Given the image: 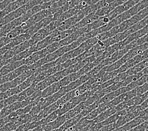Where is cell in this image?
Returning <instances> with one entry per match:
<instances>
[{"instance_id":"8992f818","label":"cell","mask_w":148,"mask_h":131,"mask_svg":"<svg viewBox=\"0 0 148 131\" xmlns=\"http://www.w3.org/2000/svg\"><path fill=\"white\" fill-rule=\"evenodd\" d=\"M53 21V15L48 16V17H46V18L42 20L41 21H40L37 23H36V24L32 25L29 29H28L26 30L25 32V33H29V35L32 36L34 35L37 32H38L39 30L45 28L46 26H48L49 23L52 22Z\"/></svg>"},{"instance_id":"277c9868","label":"cell","mask_w":148,"mask_h":131,"mask_svg":"<svg viewBox=\"0 0 148 131\" xmlns=\"http://www.w3.org/2000/svg\"><path fill=\"white\" fill-rule=\"evenodd\" d=\"M137 95H138V94L137 92L136 88H135L130 91V92L124 93L122 94V95H120V96H117L116 98L108 103V105L109 107V109H111L112 108V107L118 105L121 103L130 100V99H132Z\"/></svg>"},{"instance_id":"83f0119b","label":"cell","mask_w":148,"mask_h":131,"mask_svg":"<svg viewBox=\"0 0 148 131\" xmlns=\"http://www.w3.org/2000/svg\"><path fill=\"white\" fill-rule=\"evenodd\" d=\"M15 1H16V0H4V1H2L1 3H0V13H1L9 4H10L11 3Z\"/></svg>"},{"instance_id":"d6a6232c","label":"cell","mask_w":148,"mask_h":131,"mask_svg":"<svg viewBox=\"0 0 148 131\" xmlns=\"http://www.w3.org/2000/svg\"><path fill=\"white\" fill-rule=\"evenodd\" d=\"M5 107V100L0 101V112L4 109Z\"/></svg>"},{"instance_id":"5bb4252c","label":"cell","mask_w":148,"mask_h":131,"mask_svg":"<svg viewBox=\"0 0 148 131\" xmlns=\"http://www.w3.org/2000/svg\"><path fill=\"white\" fill-rule=\"evenodd\" d=\"M82 118H84V117L81 114V113H80L79 115L67 120L62 126H60L59 128L51 131H66V130H68L69 128H70L72 126L75 125L76 124L78 123Z\"/></svg>"},{"instance_id":"ffe728a7","label":"cell","mask_w":148,"mask_h":131,"mask_svg":"<svg viewBox=\"0 0 148 131\" xmlns=\"http://www.w3.org/2000/svg\"><path fill=\"white\" fill-rule=\"evenodd\" d=\"M31 37L32 36L31 35H29V33H23V34L20 35L16 37H15V39H13L12 40V42L10 43H8V44L11 47L12 49L13 48H15V46L18 45L19 44H21V43L24 42L29 39H31Z\"/></svg>"},{"instance_id":"cb8c5ba5","label":"cell","mask_w":148,"mask_h":131,"mask_svg":"<svg viewBox=\"0 0 148 131\" xmlns=\"http://www.w3.org/2000/svg\"><path fill=\"white\" fill-rule=\"evenodd\" d=\"M58 117V110H56L55 112H53V113L50 114V115H49L48 117H46V118L40 120V122H41V124L42 126H46L47 124H48L49 123L56 120Z\"/></svg>"},{"instance_id":"4316f807","label":"cell","mask_w":148,"mask_h":131,"mask_svg":"<svg viewBox=\"0 0 148 131\" xmlns=\"http://www.w3.org/2000/svg\"><path fill=\"white\" fill-rule=\"evenodd\" d=\"M136 90L138 95H141V94H143L146 93L148 91V82L144 84V85L137 87L136 88Z\"/></svg>"},{"instance_id":"6da1fadb","label":"cell","mask_w":148,"mask_h":131,"mask_svg":"<svg viewBox=\"0 0 148 131\" xmlns=\"http://www.w3.org/2000/svg\"><path fill=\"white\" fill-rule=\"evenodd\" d=\"M42 3H44L43 0H32V1L28 2L27 4L21 6V8L15 10V11L5 16L4 18H1V21H0V24L2 26H4L5 25L13 21V20L18 18L22 15H25V13H27L30 10H31L34 6L41 5Z\"/></svg>"},{"instance_id":"52a82bcc","label":"cell","mask_w":148,"mask_h":131,"mask_svg":"<svg viewBox=\"0 0 148 131\" xmlns=\"http://www.w3.org/2000/svg\"><path fill=\"white\" fill-rule=\"evenodd\" d=\"M32 1V0H16L9 4L0 13V18H4L5 16L10 14V13L15 11L21 6L27 4L28 2Z\"/></svg>"},{"instance_id":"4fadbf2b","label":"cell","mask_w":148,"mask_h":131,"mask_svg":"<svg viewBox=\"0 0 148 131\" xmlns=\"http://www.w3.org/2000/svg\"><path fill=\"white\" fill-rule=\"evenodd\" d=\"M62 87H63V86L60 81L58 82L54 83L51 86H49L48 88H46L45 90L42 91L41 97H42V98H46V97L51 96L55 93L58 92Z\"/></svg>"},{"instance_id":"484cf974","label":"cell","mask_w":148,"mask_h":131,"mask_svg":"<svg viewBox=\"0 0 148 131\" xmlns=\"http://www.w3.org/2000/svg\"><path fill=\"white\" fill-rule=\"evenodd\" d=\"M62 22L60 21V20H56V21H53L52 22H51L49 23V24L46 26L45 29L48 30V31L50 32V33H53L55 30L58 29L60 25H62Z\"/></svg>"},{"instance_id":"7402d4cb","label":"cell","mask_w":148,"mask_h":131,"mask_svg":"<svg viewBox=\"0 0 148 131\" xmlns=\"http://www.w3.org/2000/svg\"><path fill=\"white\" fill-rule=\"evenodd\" d=\"M90 120H87L85 117H84V118L80 120L78 123L76 124L75 125L72 126L70 128H69L66 131H79L84 128V127H86L90 123Z\"/></svg>"},{"instance_id":"7c38bea8","label":"cell","mask_w":148,"mask_h":131,"mask_svg":"<svg viewBox=\"0 0 148 131\" xmlns=\"http://www.w3.org/2000/svg\"><path fill=\"white\" fill-rule=\"evenodd\" d=\"M23 65H24V63H23V60H20V61L10 62L7 64L3 66V68L0 69V77L8 75L10 73L13 71L14 70Z\"/></svg>"},{"instance_id":"2e32d148","label":"cell","mask_w":148,"mask_h":131,"mask_svg":"<svg viewBox=\"0 0 148 131\" xmlns=\"http://www.w3.org/2000/svg\"><path fill=\"white\" fill-rule=\"evenodd\" d=\"M36 44V43L34 42L32 39H29L28 40H27V41L21 43V44H19L18 45L15 46V48H13L11 50L15 54V56H16L20 53L25 51V50L29 49L30 48H31V47Z\"/></svg>"},{"instance_id":"e0dca14e","label":"cell","mask_w":148,"mask_h":131,"mask_svg":"<svg viewBox=\"0 0 148 131\" xmlns=\"http://www.w3.org/2000/svg\"><path fill=\"white\" fill-rule=\"evenodd\" d=\"M118 112L115 107H112V108L108 109L106 110H105V112H102L101 114L97 116L96 118H95L94 120H92V121L95 124H98L100 122H102L103 121H105L106 119H107L108 117H110V116L113 115V114H115V113Z\"/></svg>"},{"instance_id":"1f68e13d","label":"cell","mask_w":148,"mask_h":131,"mask_svg":"<svg viewBox=\"0 0 148 131\" xmlns=\"http://www.w3.org/2000/svg\"><path fill=\"white\" fill-rule=\"evenodd\" d=\"M148 115V108H147L146 109L144 110L142 112L140 113V115L139 116H141V117H144V116H146Z\"/></svg>"},{"instance_id":"9c48e42d","label":"cell","mask_w":148,"mask_h":131,"mask_svg":"<svg viewBox=\"0 0 148 131\" xmlns=\"http://www.w3.org/2000/svg\"><path fill=\"white\" fill-rule=\"evenodd\" d=\"M59 108L60 107L58 105V104L56 103V102L52 104L51 105L46 107L45 109H44L42 110H41L38 115L33 117L32 122L33 121H39L42 120L43 119L46 118V117H48L49 115H50V114L53 113V112H55L56 110L59 109Z\"/></svg>"},{"instance_id":"f546056e","label":"cell","mask_w":148,"mask_h":131,"mask_svg":"<svg viewBox=\"0 0 148 131\" xmlns=\"http://www.w3.org/2000/svg\"><path fill=\"white\" fill-rule=\"evenodd\" d=\"M140 106L143 107V109L144 110H145L147 108H148V98L145 101H144V102L142 104H141Z\"/></svg>"},{"instance_id":"e575fe53","label":"cell","mask_w":148,"mask_h":131,"mask_svg":"<svg viewBox=\"0 0 148 131\" xmlns=\"http://www.w3.org/2000/svg\"><path fill=\"white\" fill-rule=\"evenodd\" d=\"M13 131H25V130H24V128H23V126L22 125L21 126H20L19 127H18L17 129Z\"/></svg>"},{"instance_id":"836d02e7","label":"cell","mask_w":148,"mask_h":131,"mask_svg":"<svg viewBox=\"0 0 148 131\" xmlns=\"http://www.w3.org/2000/svg\"><path fill=\"white\" fill-rule=\"evenodd\" d=\"M90 123H89V124H88V125H87L86 127H84V128L81 129V130H79V131H87V130H89V129L90 128Z\"/></svg>"},{"instance_id":"d590c367","label":"cell","mask_w":148,"mask_h":131,"mask_svg":"<svg viewBox=\"0 0 148 131\" xmlns=\"http://www.w3.org/2000/svg\"><path fill=\"white\" fill-rule=\"evenodd\" d=\"M143 118H144V120H145V122H148V115H147L146 116H144Z\"/></svg>"},{"instance_id":"7a4b0ae2","label":"cell","mask_w":148,"mask_h":131,"mask_svg":"<svg viewBox=\"0 0 148 131\" xmlns=\"http://www.w3.org/2000/svg\"><path fill=\"white\" fill-rule=\"evenodd\" d=\"M147 58H148V49L144 50L143 53L141 54L136 56L134 58L129 60L125 64H124L122 66H121L119 69H117L118 73L120 74L126 72L127 71L133 68L134 66L142 62L143 60L146 59Z\"/></svg>"},{"instance_id":"8d00e7d4","label":"cell","mask_w":148,"mask_h":131,"mask_svg":"<svg viewBox=\"0 0 148 131\" xmlns=\"http://www.w3.org/2000/svg\"><path fill=\"white\" fill-rule=\"evenodd\" d=\"M2 26H2V25H1V24H0V29H1V27H2Z\"/></svg>"},{"instance_id":"d4e9b609","label":"cell","mask_w":148,"mask_h":131,"mask_svg":"<svg viewBox=\"0 0 148 131\" xmlns=\"http://www.w3.org/2000/svg\"><path fill=\"white\" fill-rule=\"evenodd\" d=\"M114 9H115V8H114L113 6L111 4L108 6H106V7H104L97 10L96 12V14L99 17H103V16L108 15Z\"/></svg>"},{"instance_id":"74e56055","label":"cell","mask_w":148,"mask_h":131,"mask_svg":"<svg viewBox=\"0 0 148 131\" xmlns=\"http://www.w3.org/2000/svg\"><path fill=\"white\" fill-rule=\"evenodd\" d=\"M1 18H0V21H1Z\"/></svg>"},{"instance_id":"3957f363","label":"cell","mask_w":148,"mask_h":131,"mask_svg":"<svg viewBox=\"0 0 148 131\" xmlns=\"http://www.w3.org/2000/svg\"><path fill=\"white\" fill-rule=\"evenodd\" d=\"M36 75H35V74H34L32 76H31L27 79H26L24 82L21 83V85H19L15 87V88H12V89L5 92V93L6 94V96H7L8 98H9V97H10L13 95H17V94L21 93V92H23V91H24L27 88H28L29 87L31 86L32 85V84L33 83L34 81V79L36 78Z\"/></svg>"},{"instance_id":"8fae6325","label":"cell","mask_w":148,"mask_h":131,"mask_svg":"<svg viewBox=\"0 0 148 131\" xmlns=\"http://www.w3.org/2000/svg\"><path fill=\"white\" fill-rule=\"evenodd\" d=\"M99 18L100 17H99V16L96 14V12L92 13L91 14L86 16L85 18H84L81 21H80L79 23H77L76 25H74L72 28L79 29L85 27V26L91 24V23L96 22V20H98Z\"/></svg>"},{"instance_id":"44dd1931","label":"cell","mask_w":148,"mask_h":131,"mask_svg":"<svg viewBox=\"0 0 148 131\" xmlns=\"http://www.w3.org/2000/svg\"><path fill=\"white\" fill-rule=\"evenodd\" d=\"M32 120H33V116H32L31 114L29 113L25 114V115L20 116L12 121H13V122L16 124V125L19 127L20 126L23 125V124L32 122Z\"/></svg>"},{"instance_id":"4dcf8cb0","label":"cell","mask_w":148,"mask_h":131,"mask_svg":"<svg viewBox=\"0 0 148 131\" xmlns=\"http://www.w3.org/2000/svg\"><path fill=\"white\" fill-rule=\"evenodd\" d=\"M45 126H39L38 127H37V128H35V129H32V130H30L29 131H44V129H45Z\"/></svg>"},{"instance_id":"603a6c76","label":"cell","mask_w":148,"mask_h":131,"mask_svg":"<svg viewBox=\"0 0 148 131\" xmlns=\"http://www.w3.org/2000/svg\"><path fill=\"white\" fill-rule=\"evenodd\" d=\"M79 12V11L78 10H77L75 7H74L73 8L68 10V11L62 13L61 15H60L58 20L63 22L64 21H65L66 20L69 19L71 17H72V16H73L74 15H75Z\"/></svg>"},{"instance_id":"30bf717a","label":"cell","mask_w":148,"mask_h":131,"mask_svg":"<svg viewBox=\"0 0 148 131\" xmlns=\"http://www.w3.org/2000/svg\"><path fill=\"white\" fill-rule=\"evenodd\" d=\"M129 35H130L127 33V32L125 31L122 33H118V34L112 37L104 40V41H103V43L104 45L105 46V48H108L110 46H112L114 44H115V43H117L121 41H122V40L125 39Z\"/></svg>"},{"instance_id":"9a60e30c","label":"cell","mask_w":148,"mask_h":131,"mask_svg":"<svg viewBox=\"0 0 148 131\" xmlns=\"http://www.w3.org/2000/svg\"><path fill=\"white\" fill-rule=\"evenodd\" d=\"M67 119H66L65 116L63 115L62 116H59L58 118L55 120L53 122L49 123L45 126L44 130L45 131H51L55 129L59 128L60 126H62L63 124L66 122Z\"/></svg>"},{"instance_id":"ac0fdd59","label":"cell","mask_w":148,"mask_h":131,"mask_svg":"<svg viewBox=\"0 0 148 131\" xmlns=\"http://www.w3.org/2000/svg\"><path fill=\"white\" fill-rule=\"evenodd\" d=\"M138 116L136 115V113H128L125 115H123L120 117L119 119L117 120V122L115 123V127L116 129L119 128V127H120L122 126H123L124 125H125L127 123H129L130 122L131 120H132Z\"/></svg>"},{"instance_id":"d6986e66","label":"cell","mask_w":148,"mask_h":131,"mask_svg":"<svg viewBox=\"0 0 148 131\" xmlns=\"http://www.w3.org/2000/svg\"><path fill=\"white\" fill-rule=\"evenodd\" d=\"M50 34H51V33L48 30H47L45 28H44L39 30L34 35H32L31 39H32L36 43H38V42L42 41L44 39H45Z\"/></svg>"},{"instance_id":"ba28073f","label":"cell","mask_w":148,"mask_h":131,"mask_svg":"<svg viewBox=\"0 0 148 131\" xmlns=\"http://www.w3.org/2000/svg\"><path fill=\"white\" fill-rule=\"evenodd\" d=\"M83 34H84V32L82 28L77 29L75 31L72 33V34L70 35L69 37H66V39L58 42V45H59L60 48L71 44L72 43L75 42V40L78 39L80 37L82 36Z\"/></svg>"},{"instance_id":"5b68a950","label":"cell","mask_w":148,"mask_h":131,"mask_svg":"<svg viewBox=\"0 0 148 131\" xmlns=\"http://www.w3.org/2000/svg\"><path fill=\"white\" fill-rule=\"evenodd\" d=\"M90 98L89 99H87L86 101L81 102L80 104H79L78 105L76 106L75 107H74L73 109L69 111L68 112H66V113L64 114V115L65 116L67 120L73 118L74 117L79 115V114L81 113L86 108H87V107L92 104L93 103L92 100H91V98Z\"/></svg>"},{"instance_id":"f1b7e54d","label":"cell","mask_w":148,"mask_h":131,"mask_svg":"<svg viewBox=\"0 0 148 131\" xmlns=\"http://www.w3.org/2000/svg\"><path fill=\"white\" fill-rule=\"evenodd\" d=\"M115 129H116L115 123H114L112 124H110V125L104 126L97 131H112Z\"/></svg>"}]
</instances>
